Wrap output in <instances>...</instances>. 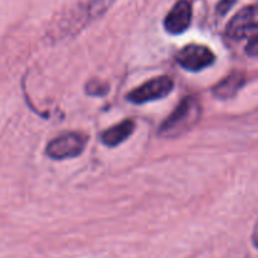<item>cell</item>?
I'll return each instance as SVG.
<instances>
[{
	"instance_id": "6da1fadb",
	"label": "cell",
	"mask_w": 258,
	"mask_h": 258,
	"mask_svg": "<svg viewBox=\"0 0 258 258\" xmlns=\"http://www.w3.org/2000/svg\"><path fill=\"white\" fill-rule=\"evenodd\" d=\"M202 108L194 97L183 98L170 116L159 127V135L174 139L188 133L201 118Z\"/></svg>"
},
{
	"instance_id": "7a4b0ae2",
	"label": "cell",
	"mask_w": 258,
	"mask_h": 258,
	"mask_svg": "<svg viewBox=\"0 0 258 258\" xmlns=\"http://www.w3.org/2000/svg\"><path fill=\"white\" fill-rule=\"evenodd\" d=\"M88 138L82 133H66L53 139L47 145V155L54 160L76 158L81 155L86 149Z\"/></svg>"
},
{
	"instance_id": "3957f363",
	"label": "cell",
	"mask_w": 258,
	"mask_h": 258,
	"mask_svg": "<svg viewBox=\"0 0 258 258\" xmlns=\"http://www.w3.org/2000/svg\"><path fill=\"white\" fill-rule=\"evenodd\" d=\"M174 81L168 76H160V77L153 78L148 82L143 83L136 87L127 95V100L136 105L153 102V101L161 100L166 97L173 91Z\"/></svg>"
},
{
	"instance_id": "277c9868",
	"label": "cell",
	"mask_w": 258,
	"mask_h": 258,
	"mask_svg": "<svg viewBox=\"0 0 258 258\" xmlns=\"http://www.w3.org/2000/svg\"><path fill=\"white\" fill-rule=\"evenodd\" d=\"M258 32V4H252L239 10L227 24V37L233 40L253 35Z\"/></svg>"
},
{
	"instance_id": "5b68a950",
	"label": "cell",
	"mask_w": 258,
	"mask_h": 258,
	"mask_svg": "<svg viewBox=\"0 0 258 258\" xmlns=\"http://www.w3.org/2000/svg\"><path fill=\"white\" fill-rule=\"evenodd\" d=\"M175 59L180 67L190 72H199L207 67H211L216 60V54L211 48L202 44H189L181 48L175 55Z\"/></svg>"
},
{
	"instance_id": "8992f818",
	"label": "cell",
	"mask_w": 258,
	"mask_h": 258,
	"mask_svg": "<svg viewBox=\"0 0 258 258\" xmlns=\"http://www.w3.org/2000/svg\"><path fill=\"white\" fill-rule=\"evenodd\" d=\"M193 19V9L189 0H178L166 14L164 28L173 35L183 34L189 29Z\"/></svg>"
},
{
	"instance_id": "52a82bcc",
	"label": "cell",
	"mask_w": 258,
	"mask_h": 258,
	"mask_svg": "<svg viewBox=\"0 0 258 258\" xmlns=\"http://www.w3.org/2000/svg\"><path fill=\"white\" fill-rule=\"evenodd\" d=\"M246 80V75L243 72H239V71L232 72L231 75L223 78V81L214 86L213 95L221 100H228V98L234 97L244 86Z\"/></svg>"
},
{
	"instance_id": "ba28073f",
	"label": "cell",
	"mask_w": 258,
	"mask_h": 258,
	"mask_svg": "<svg viewBox=\"0 0 258 258\" xmlns=\"http://www.w3.org/2000/svg\"><path fill=\"white\" fill-rule=\"evenodd\" d=\"M136 123L133 120H125L122 122L117 123V125L108 127L107 130L103 131L101 134V140L105 145L111 146H117L122 144L126 139L130 138L133 135L134 130H135Z\"/></svg>"
},
{
	"instance_id": "9c48e42d",
	"label": "cell",
	"mask_w": 258,
	"mask_h": 258,
	"mask_svg": "<svg viewBox=\"0 0 258 258\" xmlns=\"http://www.w3.org/2000/svg\"><path fill=\"white\" fill-rule=\"evenodd\" d=\"M112 2L113 0H92L90 7H88V15L92 19L101 17L111 7Z\"/></svg>"
},
{
	"instance_id": "30bf717a",
	"label": "cell",
	"mask_w": 258,
	"mask_h": 258,
	"mask_svg": "<svg viewBox=\"0 0 258 258\" xmlns=\"http://www.w3.org/2000/svg\"><path fill=\"white\" fill-rule=\"evenodd\" d=\"M107 85L102 82H98V81H92V82H90L87 85V92L90 95H105L107 92Z\"/></svg>"
},
{
	"instance_id": "8fae6325",
	"label": "cell",
	"mask_w": 258,
	"mask_h": 258,
	"mask_svg": "<svg viewBox=\"0 0 258 258\" xmlns=\"http://www.w3.org/2000/svg\"><path fill=\"white\" fill-rule=\"evenodd\" d=\"M246 53L251 57H258V33L252 35L246 45Z\"/></svg>"
},
{
	"instance_id": "7c38bea8",
	"label": "cell",
	"mask_w": 258,
	"mask_h": 258,
	"mask_svg": "<svg viewBox=\"0 0 258 258\" xmlns=\"http://www.w3.org/2000/svg\"><path fill=\"white\" fill-rule=\"evenodd\" d=\"M236 2L237 0H221L218 3V5H217V12H218V14H227L232 9V7L236 4Z\"/></svg>"
},
{
	"instance_id": "4fadbf2b",
	"label": "cell",
	"mask_w": 258,
	"mask_h": 258,
	"mask_svg": "<svg viewBox=\"0 0 258 258\" xmlns=\"http://www.w3.org/2000/svg\"><path fill=\"white\" fill-rule=\"evenodd\" d=\"M252 241H253V244L258 248V221L253 228V233H252Z\"/></svg>"
}]
</instances>
